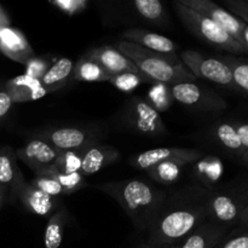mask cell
<instances>
[{"mask_svg": "<svg viewBox=\"0 0 248 248\" xmlns=\"http://www.w3.org/2000/svg\"><path fill=\"white\" fill-rule=\"evenodd\" d=\"M208 190L196 184L167 195L148 229L150 244L159 248L178 245L208 220Z\"/></svg>", "mask_w": 248, "mask_h": 248, "instance_id": "cell-1", "label": "cell"}, {"mask_svg": "<svg viewBox=\"0 0 248 248\" xmlns=\"http://www.w3.org/2000/svg\"><path fill=\"white\" fill-rule=\"evenodd\" d=\"M97 189L115 199L140 230L149 229L167 198L166 193L138 179L103 183L97 186Z\"/></svg>", "mask_w": 248, "mask_h": 248, "instance_id": "cell-2", "label": "cell"}, {"mask_svg": "<svg viewBox=\"0 0 248 248\" xmlns=\"http://www.w3.org/2000/svg\"><path fill=\"white\" fill-rule=\"evenodd\" d=\"M116 50L132 61L138 69L153 81L173 86L196 80L195 75L183 64L177 55H161L126 40L118 43Z\"/></svg>", "mask_w": 248, "mask_h": 248, "instance_id": "cell-3", "label": "cell"}, {"mask_svg": "<svg viewBox=\"0 0 248 248\" xmlns=\"http://www.w3.org/2000/svg\"><path fill=\"white\" fill-rule=\"evenodd\" d=\"M174 6H176L177 15L182 23L196 36L220 50H225L232 53V55H248V51L241 44L237 43L224 29L220 28L210 18L184 6L179 1H176Z\"/></svg>", "mask_w": 248, "mask_h": 248, "instance_id": "cell-4", "label": "cell"}, {"mask_svg": "<svg viewBox=\"0 0 248 248\" xmlns=\"http://www.w3.org/2000/svg\"><path fill=\"white\" fill-rule=\"evenodd\" d=\"M120 118L128 130L140 135L160 137L166 132L159 111L140 97H133L125 104Z\"/></svg>", "mask_w": 248, "mask_h": 248, "instance_id": "cell-5", "label": "cell"}, {"mask_svg": "<svg viewBox=\"0 0 248 248\" xmlns=\"http://www.w3.org/2000/svg\"><path fill=\"white\" fill-rule=\"evenodd\" d=\"M181 61L193 73L196 79H206L227 89L237 91L232 80L230 68L219 57H210L199 51L186 50L182 52Z\"/></svg>", "mask_w": 248, "mask_h": 248, "instance_id": "cell-6", "label": "cell"}, {"mask_svg": "<svg viewBox=\"0 0 248 248\" xmlns=\"http://www.w3.org/2000/svg\"><path fill=\"white\" fill-rule=\"evenodd\" d=\"M174 101L183 106L206 113H220L228 108V103L215 90L200 86L195 82H183L171 86Z\"/></svg>", "mask_w": 248, "mask_h": 248, "instance_id": "cell-7", "label": "cell"}, {"mask_svg": "<svg viewBox=\"0 0 248 248\" xmlns=\"http://www.w3.org/2000/svg\"><path fill=\"white\" fill-rule=\"evenodd\" d=\"M215 138L225 153L248 169V120H229L217 124Z\"/></svg>", "mask_w": 248, "mask_h": 248, "instance_id": "cell-8", "label": "cell"}, {"mask_svg": "<svg viewBox=\"0 0 248 248\" xmlns=\"http://www.w3.org/2000/svg\"><path fill=\"white\" fill-rule=\"evenodd\" d=\"M179 2L183 4L184 6L189 7V9L194 10V11L210 18L211 21H213L220 28L224 29L230 36H232L237 43H240L246 48V46H245L246 23L242 22L240 18H237L232 12L223 9V7H220L219 5L211 1V0H179Z\"/></svg>", "mask_w": 248, "mask_h": 248, "instance_id": "cell-9", "label": "cell"}, {"mask_svg": "<svg viewBox=\"0 0 248 248\" xmlns=\"http://www.w3.org/2000/svg\"><path fill=\"white\" fill-rule=\"evenodd\" d=\"M208 219L224 227H239L240 203L232 189H210L207 195Z\"/></svg>", "mask_w": 248, "mask_h": 248, "instance_id": "cell-10", "label": "cell"}, {"mask_svg": "<svg viewBox=\"0 0 248 248\" xmlns=\"http://www.w3.org/2000/svg\"><path fill=\"white\" fill-rule=\"evenodd\" d=\"M203 157V153L198 149H186V148H156L143 152L133 157L132 165L140 170H147L159 162L178 160V161L196 162Z\"/></svg>", "mask_w": 248, "mask_h": 248, "instance_id": "cell-11", "label": "cell"}, {"mask_svg": "<svg viewBox=\"0 0 248 248\" xmlns=\"http://www.w3.org/2000/svg\"><path fill=\"white\" fill-rule=\"evenodd\" d=\"M61 154V150L56 149L43 140H33L21 148L16 156L31 167L34 173H39L52 167Z\"/></svg>", "mask_w": 248, "mask_h": 248, "instance_id": "cell-12", "label": "cell"}, {"mask_svg": "<svg viewBox=\"0 0 248 248\" xmlns=\"http://www.w3.org/2000/svg\"><path fill=\"white\" fill-rule=\"evenodd\" d=\"M15 193L31 213L36 216H48L57 208L58 199L47 195L31 183H27L23 176L18 178Z\"/></svg>", "mask_w": 248, "mask_h": 248, "instance_id": "cell-13", "label": "cell"}, {"mask_svg": "<svg viewBox=\"0 0 248 248\" xmlns=\"http://www.w3.org/2000/svg\"><path fill=\"white\" fill-rule=\"evenodd\" d=\"M85 57L98 63L110 77L124 74V73L143 74L132 61L128 60L113 46H99V47L92 48Z\"/></svg>", "mask_w": 248, "mask_h": 248, "instance_id": "cell-14", "label": "cell"}, {"mask_svg": "<svg viewBox=\"0 0 248 248\" xmlns=\"http://www.w3.org/2000/svg\"><path fill=\"white\" fill-rule=\"evenodd\" d=\"M41 140L61 152H77L93 144V136L78 127L55 128L44 133Z\"/></svg>", "mask_w": 248, "mask_h": 248, "instance_id": "cell-15", "label": "cell"}, {"mask_svg": "<svg viewBox=\"0 0 248 248\" xmlns=\"http://www.w3.org/2000/svg\"><path fill=\"white\" fill-rule=\"evenodd\" d=\"M230 228L217 224L212 220H206L205 223L196 228L190 235L186 237L179 244L181 248H215L223 241L229 234Z\"/></svg>", "mask_w": 248, "mask_h": 248, "instance_id": "cell-16", "label": "cell"}, {"mask_svg": "<svg viewBox=\"0 0 248 248\" xmlns=\"http://www.w3.org/2000/svg\"><path fill=\"white\" fill-rule=\"evenodd\" d=\"M0 50L12 60L23 64L33 61L34 52L31 46L24 38L23 34L17 29L4 27L0 33Z\"/></svg>", "mask_w": 248, "mask_h": 248, "instance_id": "cell-17", "label": "cell"}, {"mask_svg": "<svg viewBox=\"0 0 248 248\" xmlns=\"http://www.w3.org/2000/svg\"><path fill=\"white\" fill-rule=\"evenodd\" d=\"M123 36L126 41L135 43L142 47L148 48L154 52L161 53V55L173 56L176 55L177 45L166 36L161 34L149 31L147 29L142 28H131L128 31H124Z\"/></svg>", "mask_w": 248, "mask_h": 248, "instance_id": "cell-18", "label": "cell"}, {"mask_svg": "<svg viewBox=\"0 0 248 248\" xmlns=\"http://www.w3.org/2000/svg\"><path fill=\"white\" fill-rule=\"evenodd\" d=\"M119 157V152L110 145L91 144L82 150L81 169L82 176H90L108 165L113 164Z\"/></svg>", "mask_w": 248, "mask_h": 248, "instance_id": "cell-19", "label": "cell"}, {"mask_svg": "<svg viewBox=\"0 0 248 248\" xmlns=\"http://www.w3.org/2000/svg\"><path fill=\"white\" fill-rule=\"evenodd\" d=\"M74 70V63L69 58H60L56 61L45 74L40 78L41 87L46 93L58 91L65 87Z\"/></svg>", "mask_w": 248, "mask_h": 248, "instance_id": "cell-20", "label": "cell"}, {"mask_svg": "<svg viewBox=\"0 0 248 248\" xmlns=\"http://www.w3.org/2000/svg\"><path fill=\"white\" fill-rule=\"evenodd\" d=\"M6 89L12 102L34 101L46 94L39 80L33 79L28 75H22L10 80Z\"/></svg>", "mask_w": 248, "mask_h": 248, "instance_id": "cell-21", "label": "cell"}, {"mask_svg": "<svg viewBox=\"0 0 248 248\" xmlns=\"http://www.w3.org/2000/svg\"><path fill=\"white\" fill-rule=\"evenodd\" d=\"M22 176L19 167L16 164V154L11 148L0 150V186L6 190L11 188L15 191L18 178Z\"/></svg>", "mask_w": 248, "mask_h": 248, "instance_id": "cell-22", "label": "cell"}, {"mask_svg": "<svg viewBox=\"0 0 248 248\" xmlns=\"http://www.w3.org/2000/svg\"><path fill=\"white\" fill-rule=\"evenodd\" d=\"M186 165L189 164L178 161V160H171V161L159 162V164L147 169L145 171L157 183L169 186V184L176 183L178 181L179 177L183 174V169Z\"/></svg>", "mask_w": 248, "mask_h": 248, "instance_id": "cell-23", "label": "cell"}, {"mask_svg": "<svg viewBox=\"0 0 248 248\" xmlns=\"http://www.w3.org/2000/svg\"><path fill=\"white\" fill-rule=\"evenodd\" d=\"M72 77L75 81H109L111 78L98 63L86 57L75 64Z\"/></svg>", "mask_w": 248, "mask_h": 248, "instance_id": "cell-24", "label": "cell"}, {"mask_svg": "<svg viewBox=\"0 0 248 248\" xmlns=\"http://www.w3.org/2000/svg\"><path fill=\"white\" fill-rule=\"evenodd\" d=\"M195 173L200 179V186L206 189H211V186L222 176V162L217 157L203 156L196 164Z\"/></svg>", "mask_w": 248, "mask_h": 248, "instance_id": "cell-25", "label": "cell"}, {"mask_svg": "<svg viewBox=\"0 0 248 248\" xmlns=\"http://www.w3.org/2000/svg\"><path fill=\"white\" fill-rule=\"evenodd\" d=\"M219 58L232 70V80L237 91L248 97V58L232 55H225Z\"/></svg>", "mask_w": 248, "mask_h": 248, "instance_id": "cell-26", "label": "cell"}, {"mask_svg": "<svg viewBox=\"0 0 248 248\" xmlns=\"http://www.w3.org/2000/svg\"><path fill=\"white\" fill-rule=\"evenodd\" d=\"M65 213L63 210L55 211L48 219L47 227L44 235V245L45 248H60L63 240V230H64Z\"/></svg>", "mask_w": 248, "mask_h": 248, "instance_id": "cell-27", "label": "cell"}, {"mask_svg": "<svg viewBox=\"0 0 248 248\" xmlns=\"http://www.w3.org/2000/svg\"><path fill=\"white\" fill-rule=\"evenodd\" d=\"M41 172L48 174V176L52 177L55 181H57L58 184H60V186H62L63 190H64L65 195L73 194L74 191L80 190V189L84 188V186H86L84 176H82L80 172H77V173H61V172H58L57 170H55L53 167H50V169ZM39 173H40V172H39Z\"/></svg>", "mask_w": 248, "mask_h": 248, "instance_id": "cell-28", "label": "cell"}, {"mask_svg": "<svg viewBox=\"0 0 248 248\" xmlns=\"http://www.w3.org/2000/svg\"><path fill=\"white\" fill-rule=\"evenodd\" d=\"M84 150V149H82ZM82 150L77 152H62L57 161L53 165V169L61 173H77L81 169Z\"/></svg>", "mask_w": 248, "mask_h": 248, "instance_id": "cell-29", "label": "cell"}, {"mask_svg": "<svg viewBox=\"0 0 248 248\" xmlns=\"http://www.w3.org/2000/svg\"><path fill=\"white\" fill-rule=\"evenodd\" d=\"M136 11L149 21H162L165 17V10L159 0H136L133 1Z\"/></svg>", "mask_w": 248, "mask_h": 248, "instance_id": "cell-30", "label": "cell"}, {"mask_svg": "<svg viewBox=\"0 0 248 248\" xmlns=\"http://www.w3.org/2000/svg\"><path fill=\"white\" fill-rule=\"evenodd\" d=\"M149 97V103L152 104L157 111L169 109L170 104L173 101V97H172L171 93V86H167L166 84H161V82L155 85V86L150 90Z\"/></svg>", "mask_w": 248, "mask_h": 248, "instance_id": "cell-31", "label": "cell"}, {"mask_svg": "<svg viewBox=\"0 0 248 248\" xmlns=\"http://www.w3.org/2000/svg\"><path fill=\"white\" fill-rule=\"evenodd\" d=\"M230 188L232 189L240 203L239 227L248 228V182L242 181Z\"/></svg>", "mask_w": 248, "mask_h": 248, "instance_id": "cell-32", "label": "cell"}, {"mask_svg": "<svg viewBox=\"0 0 248 248\" xmlns=\"http://www.w3.org/2000/svg\"><path fill=\"white\" fill-rule=\"evenodd\" d=\"M148 79L145 75L143 74H132V73H124V74L114 75L110 78L109 82L114 85V86L118 87L119 90H123V91H132L133 89L138 86L142 82L148 81Z\"/></svg>", "mask_w": 248, "mask_h": 248, "instance_id": "cell-33", "label": "cell"}, {"mask_svg": "<svg viewBox=\"0 0 248 248\" xmlns=\"http://www.w3.org/2000/svg\"><path fill=\"white\" fill-rule=\"evenodd\" d=\"M31 184L35 186L36 188L40 189L41 191L46 193L47 195L53 196V198H57L60 195H64V190L62 189V186L58 184L57 181L50 177L48 174L40 172V173L35 174V178L31 181Z\"/></svg>", "mask_w": 248, "mask_h": 248, "instance_id": "cell-34", "label": "cell"}, {"mask_svg": "<svg viewBox=\"0 0 248 248\" xmlns=\"http://www.w3.org/2000/svg\"><path fill=\"white\" fill-rule=\"evenodd\" d=\"M217 248H248V228L236 227L223 239Z\"/></svg>", "mask_w": 248, "mask_h": 248, "instance_id": "cell-35", "label": "cell"}, {"mask_svg": "<svg viewBox=\"0 0 248 248\" xmlns=\"http://www.w3.org/2000/svg\"><path fill=\"white\" fill-rule=\"evenodd\" d=\"M51 4H53L65 14L74 15L85 10L87 2L82 1V0H56V1H51Z\"/></svg>", "mask_w": 248, "mask_h": 248, "instance_id": "cell-36", "label": "cell"}, {"mask_svg": "<svg viewBox=\"0 0 248 248\" xmlns=\"http://www.w3.org/2000/svg\"><path fill=\"white\" fill-rule=\"evenodd\" d=\"M228 11L248 24V4L245 0H225Z\"/></svg>", "mask_w": 248, "mask_h": 248, "instance_id": "cell-37", "label": "cell"}, {"mask_svg": "<svg viewBox=\"0 0 248 248\" xmlns=\"http://www.w3.org/2000/svg\"><path fill=\"white\" fill-rule=\"evenodd\" d=\"M27 65H28V69H27L26 75H28V77L33 78V79L35 80H40V78L43 77L46 73V70H47L46 69L47 63L44 62V61L41 60H36V58L31 61Z\"/></svg>", "mask_w": 248, "mask_h": 248, "instance_id": "cell-38", "label": "cell"}, {"mask_svg": "<svg viewBox=\"0 0 248 248\" xmlns=\"http://www.w3.org/2000/svg\"><path fill=\"white\" fill-rule=\"evenodd\" d=\"M12 103L14 102H12L11 97H10V94L6 91L0 92V118H2V116H5L9 113Z\"/></svg>", "mask_w": 248, "mask_h": 248, "instance_id": "cell-39", "label": "cell"}, {"mask_svg": "<svg viewBox=\"0 0 248 248\" xmlns=\"http://www.w3.org/2000/svg\"><path fill=\"white\" fill-rule=\"evenodd\" d=\"M5 194H6V190H5L2 186H0V208H1V205H2V201H4V196Z\"/></svg>", "mask_w": 248, "mask_h": 248, "instance_id": "cell-40", "label": "cell"}, {"mask_svg": "<svg viewBox=\"0 0 248 248\" xmlns=\"http://www.w3.org/2000/svg\"><path fill=\"white\" fill-rule=\"evenodd\" d=\"M245 46L248 51V24H246V28H245Z\"/></svg>", "mask_w": 248, "mask_h": 248, "instance_id": "cell-41", "label": "cell"}, {"mask_svg": "<svg viewBox=\"0 0 248 248\" xmlns=\"http://www.w3.org/2000/svg\"><path fill=\"white\" fill-rule=\"evenodd\" d=\"M142 248H159V247H156V246H154V245H148V246H144V247H142Z\"/></svg>", "mask_w": 248, "mask_h": 248, "instance_id": "cell-42", "label": "cell"}, {"mask_svg": "<svg viewBox=\"0 0 248 248\" xmlns=\"http://www.w3.org/2000/svg\"><path fill=\"white\" fill-rule=\"evenodd\" d=\"M165 248H181V247H179V244H178V245H172V246H167Z\"/></svg>", "mask_w": 248, "mask_h": 248, "instance_id": "cell-43", "label": "cell"}, {"mask_svg": "<svg viewBox=\"0 0 248 248\" xmlns=\"http://www.w3.org/2000/svg\"><path fill=\"white\" fill-rule=\"evenodd\" d=\"M0 21H2V14L0 12Z\"/></svg>", "mask_w": 248, "mask_h": 248, "instance_id": "cell-44", "label": "cell"}, {"mask_svg": "<svg viewBox=\"0 0 248 248\" xmlns=\"http://www.w3.org/2000/svg\"><path fill=\"white\" fill-rule=\"evenodd\" d=\"M245 1H246V2H247V4H248V0H245Z\"/></svg>", "mask_w": 248, "mask_h": 248, "instance_id": "cell-45", "label": "cell"}, {"mask_svg": "<svg viewBox=\"0 0 248 248\" xmlns=\"http://www.w3.org/2000/svg\"><path fill=\"white\" fill-rule=\"evenodd\" d=\"M215 248H217V247H215Z\"/></svg>", "mask_w": 248, "mask_h": 248, "instance_id": "cell-46", "label": "cell"}]
</instances>
